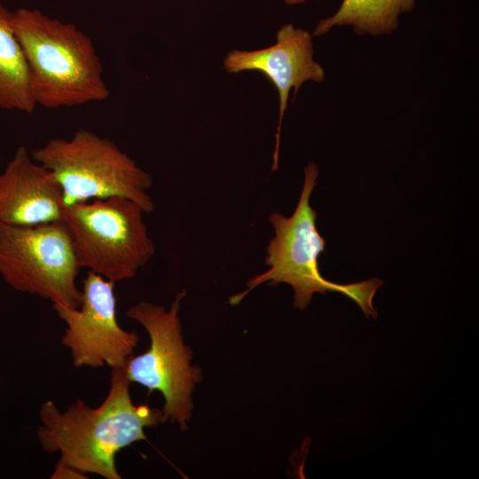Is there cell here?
I'll list each match as a JSON object with an SVG mask.
<instances>
[{
    "mask_svg": "<svg viewBox=\"0 0 479 479\" xmlns=\"http://www.w3.org/2000/svg\"><path fill=\"white\" fill-rule=\"evenodd\" d=\"M130 381L123 367L112 368L105 400L96 408L78 398L60 411L51 400L40 410L37 437L47 452L60 453V460L86 474L121 479L115 456L123 448L145 440V428L164 422L161 409L136 405Z\"/></svg>",
    "mask_w": 479,
    "mask_h": 479,
    "instance_id": "cell-1",
    "label": "cell"
},
{
    "mask_svg": "<svg viewBox=\"0 0 479 479\" xmlns=\"http://www.w3.org/2000/svg\"><path fill=\"white\" fill-rule=\"evenodd\" d=\"M51 479H87L86 473L82 472L59 459L51 476Z\"/></svg>",
    "mask_w": 479,
    "mask_h": 479,
    "instance_id": "cell-13",
    "label": "cell"
},
{
    "mask_svg": "<svg viewBox=\"0 0 479 479\" xmlns=\"http://www.w3.org/2000/svg\"><path fill=\"white\" fill-rule=\"evenodd\" d=\"M307 0H284V2L287 4H302Z\"/></svg>",
    "mask_w": 479,
    "mask_h": 479,
    "instance_id": "cell-14",
    "label": "cell"
},
{
    "mask_svg": "<svg viewBox=\"0 0 479 479\" xmlns=\"http://www.w3.org/2000/svg\"><path fill=\"white\" fill-rule=\"evenodd\" d=\"M144 213L120 196L64 204L62 223L80 269L114 283L135 277L155 253Z\"/></svg>",
    "mask_w": 479,
    "mask_h": 479,
    "instance_id": "cell-5",
    "label": "cell"
},
{
    "mask_svg": "<svg viewBox=\"0 0 479 479\" xmlns=\"http://www.w3.org/2000/svg\"><path fill=\"white\" fill-rule=\"evenodd\" d=\"M12 16L0 4V108L31 114L37 105L26 57L13 31Z\"/></svg>",
    "mask_w": 479,
    "mask_h": 479,
    "instance_id": "cell-11",
    "label": "cell"
},
{
    "mask_svg": "<svg viewBox=\"0 0 479 479\" xmlns=\"http://www.w3.org/2000/svg\"><path fill=\"white\" fill-rule=\"evenodd\" d=\"M79 270L62 222L34 226L0 223V274L13 289L78 308Z\"/></svg>",
    "mask_w": 479,
    "mask_h": 479,
    "instance_id": "cell-7",
    "label": "cell"
},
{
    "mask_svg": "<svg viewBox=\"0 0 479 479\" xmlns=\"http://www.w3.org/2000/svg\"><path fill=\"white\" fill-rule=\"evenodd\" d=\"M313 55L312 35L289 23L278 30L273 45L254 51L232 50L224 59L227 72L259 71L278 90L279 114L272 170L278 169L280 130L290 90L294 89V98L305 82H321L325 79V71Z\"/></svg>",
    "mask_w": 479,
    "mask_h": 479,
    "instance_id": "cell-9",
    "label": "cell"
},
{
    "mask_svg": "<svg viewBox=\"0 0 479 479\" xmlns=\"http://www.w3.org/2000/svg\"><path fill=\"white\" fill-rule=\"evenodd\" d=\"M185 294L179 292L168 310L145 301L127 310L126 315L147 331L150 347L138 356H130L122 366L130 383L161 393L164 421L177 422L182 430L192 417V394L202 378L200 369L191 365L192 350L183 341L178 313Z\"/></svg>",
    "mask_w": 479,
    "mask_h": 479,
    "instance_id": "cell-6",
    "label": "cell"
},
{
    "mask_svg": "<svg viewBox=\"0 0 479 479\" xmlns=\"http://www.w3.org/2000/svg\"><path fill=\"white\" fill-rule=\"evenodd\" d=\"M63 205L55 176L20 146L0 174V223L34 226L62 222Z\"/></svg>",
    "mask_w": 479,
    "mask_h": 479,
    "instance_id": "cell-10",
    "label": "cell"
},
{
    "mask_svg": "<svg viewBox=\"0 0 479 479\" xmlns=\"http://www.w3.org/2000/svg\"><path fill=\"white\" fill-rule=\"evenodd\" d=\"M12 27L26 57L36 105L71 107L109 97L93 43L75 24L20 8L13 12Z\"/></svg>",
    "mask_w": 479,
    "mask_h": 479,
    "instance_id": "cell-2",
    "label": "cell"
},
{
    "mask_svg": "<svg viewBox=\"0 0 479 479\" xmlns=\"http://www.w3.org/2000/svg\"><path fill=\"white\" fill-rule=\"evenodd\" d=\"M415 0H342L330 17L318 21L313 35L326 34L336 27L349 26L359 35L390 34L401 14L412 11Z\"/></svg>",
    "mask_w": 479,
    "mask_h": 479,
    "instance_id": "cell-12",
    "label": "cell"
},
{
    "mask_svg": "<svg viewBox=\"0 0 479 479\" xmlns=\"http://www.w3.org/2000/svg\"><path fill=\"white\" fill-rule=\"evenodd\" d=\"M318 169L314 162L304 168V181L296 208L291 216L274 212L269 222L274 228V237L266 247L264 272L247 282V289L233 295L230 303H239L251 290L268 283L278 286L286 283L294 289L293 305L304 310L316 293L338 292L354 301L369 318H377L373 299L383 285L373 278L350 284H339L326 279L318 268V257L325 250L326 240L316 227L317 213L310 207V199L316 185Z\"/></svg>",
    "mask_w": 479,
    "mask_h": 479,
    "instance_id": "cell-3",
    "label": "cell"
},
{
    "mask_svg": "<svg viewBox=\"0 0 479 479\" xmlns=\"http://www.w3.org/2000/svg\"><path fill=\"white\" fill-rule=\"evenodd\" d=\"M114 285L88 271L78 308L52 304L67 326L61 344L70 350L76 367H122L133 354L139 337L117 321Z\"/></svg>",
    "mask_w": 479,
    "mask_h": 479,
    "instance_id": "cell-8",
    "label": "cell"
},
{
    "mask_svg": "<svg viewBox=\"0 0 479 479\" xmlns=\"http://www.w3.org/2000/svg\"><path fill=\"white\" fill-rule=\"evenodd\" d=\"M30 153L55 176L64 204L120 196L145 213L154 209L151 175L109 138L80 129L71 137L51 138Z\"/></svg>",
    "mask_w": 479,
    "mask_h": 479,
    "instance_id": "cell-4",
    "label": "cell"
}]
</instances>
